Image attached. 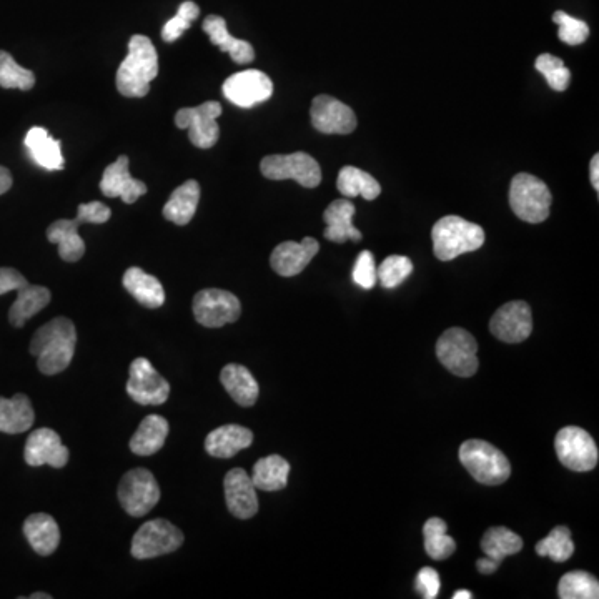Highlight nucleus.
Here are the masks:
<instances>
[{"instance_id":"obj_49","label":"nucleus","mask_w":599,"mask_h":599,"mask_svg":"<svg viewBox=\"0 0 599 599\" xmlns=\"http://www.w3.org/2000/svg\"><path fill=\"white\" fill-rule=\"evenodd\" d=\"M12 187V174L9 169H5L0 165V195L7 194Z\"/></svg>"},{"instance_id":"obj_8","label":"nucleus","mask_w":599,"mask_h":599,"mask_svg":"<svg viewBox=\"0 0 599 599\" xmlns=\"http://www.w3.org/2000/svg\"><path fill=\"white\" fill-rule=\"evenodd\" d=\"M268 180H295L305 189H315L322 182V169L312 155L295 152L290 155H268L260 164Z\"/></svg>"},{"instance_id":"obj_9","label":"nucleus","mask_w":599,"mask_h":599,"mask_svg":"<svg viewBox=\"0 0 599 599\" xmlns=\"http://www.w3.org/2000/svg\"><path fill=\"white\" fill-rule=\"evenodd\" d=\"M555 450L561 465L576 473H586L598 465V446L593 436L578 426H566L558 431Z\"/></svg>"},{"instance_id":"obj_17","label":"nucleus","mask_w":599,"mask_h":599,"mask_svg":"<svg viewBox=\"0 0 599 599\" xmlns=\"http://www.w3.org/2000/svg\"><path fill=\"white\" fill-rule=\"evenodd\" d=\"M24 458L29 466L49 465L52 468H64L69 463V450L54 430L39 428L32 431L27 438Z\"/></svg>"},{"instance_id":"obj_38","label":"nucleus","mask_w":599,"mask_h":599,"mask_svg":"<svg viewBox=\"0 0 599 599\" xmlns=\"http://www.w3.org/2000/svg\"><path fill=\"white\" fill-rule=\"evenodd\" d=\"M536 553L546 556L555 563H565L575 553V543L571 540V531L566 526H556L550 535L536 545Z\"/></svg>"},{"instance_id":"obj_21","label":"nucleus","mask_w":599,"mask_h":599,"mask_svg":"<svg viewBox=\"0 0 599 599\" xmlns=\"http://www.w3.org/2000/svg\"><path fill=\"white\" fill-rule=\"evenodd\" d=\"M355 212H357V208L350 200H335L330 203L327 210L323 212V220L327 223V230L323 232L325 238L335 243H345L348 240L360 242L363 235L353 225Z\"/></svg>"},{"instance_id":"obj_22","label":"nucleus","mask_w":599,"mask_h":599,"mask_svg":"<svg viewBox=\"0 0 599 599\" xmlns=\"http://www.w3.org/2000/svg\"><path fill=\"white\" fill-rule=\"evenodd\" d=\"M203 30L207 32L213 45H217L222 52H227L235 64H250L255 59V50L247 40H240L230 35L227 22L218 15H208L203 20Z\"/></svg>"},{"instance_id":"obj_52","label":"nucleus","mask_w":599,"mask_h":599,"mask_svg":"<svg viewBox=\"0 0 599 599\" xmlns=\"http://www.w3.org/2000/svg\"><path fill=\"white\" fill-rule=\"evenodd\" d=\"M29 599H52V596L47 595V593H34V595H30Z\"/></svg>"},{"instance_id":"obj_36","label":"nucleus","mask_w":599,"mask_h":599,"mask_svg":"<svg viewBox=\"0 0 599 599\" xmlns=\"http://www.w3.org/2000/svg\"><path fill=\"white\" fill-rule=\"evenodd\" d=\"M446 530H448V525L441 518H430L423 526L425 551L431 560L445 561L455 553V540L448 536Z\"/></svg>"},{"instance_id":"obj_27","label":"nucleus","mask_w":599,"mask_h":599,"mask_svg":"<svg viewBox=\"0 0 599 599\" xmlns=\"http://www.w3.org/2000/svg\"><path fill=\"white\" fill-rule=\"evenodd\" d=\"M25 147L29 149L35 164L45 170L64 169V155L60 150L59 140L50 137L49 130L44 127H34L25 135Z\"/></svg>"},{"instance_id":"obj_26","label":"nucleus","mask_w":599,"mask_h":599,"mask_svg":"<svg viewBox=\"0 0 599 599\" xmlns=\"http://www.w3.org/2000/svg\"><path fill=\"white\" fill-rule=\"evenodd\" d=\"M34 420V408L24 393H17L12 398H0V433H25L32 428Z\"/></svg>"},{"instance_id":"obj_42","label":"nucleus","mask_w":599,"mask_h":599,"mask_svg":"<svg viewBox=\"0 0 599 599\" xmlns=\"http://www.w3.org/2000/svg\"><path fill=\"white\" fill-rule=\"evenodd\" d=\"M199 15V5L192 2V0H187V2L180 5L177 15L172 17V19L164 25V29H162V39H164L165 42H169V44L180 39L185 30L190 29V25H192L194 20H197Z\"/></svg>"},{"instance_id":"obj_11","label":"nucleus","mask_w":599,"mask_h":599,"mask_svg":"<svg viewBox=\"0 0 599 599\" xmlns=\"http://www.w3.org/2000/svg\"><path fill=\"white\" fill-rule=\"evenodd\" d=\"M222 115L220 102L210 100L199 107L180 109L175 115V125L189 130V139L197 149H212L220 137L217 119Z\"/></svg>"},{"instance_id":"obj_46","label":"nucleus","mask_w":599,"mask_h":599,"mask_svg":"<svg viewBox=\"0 0 599 599\" xmlns=\"http://www.w3.org/2000/svg\"><path fill=\"white\" fill-rule=\"evenodd\" d=\"M77 217L80 218L82 223H97V225H100V223L110 220L112 210L105 203L95 200V202L80 203Z\"/></svg>"},{"instance_id":"obj_25","label":"nucleus","mask_w":599,"mask_h":599,"mask_svg":"<svg viewBox=\"0 0 599 599\" xmlns=\"http://www.w3.org/2000/svg\"><path fill=\"white\" fill-rule=\"evenodd\" d=\"M125 290L147 308H160L165 303L164 285L159 278L144 272L142 268L132 267L122 278Z\"/></svg>"},{"instance_id":"obj_18","label":"nucleus","mask_w":599,"mask_h":599,"mask_svg":"<svg viewBox=\"0 0 599 599\" xmlns=\"http://www.w3.org/2000/svg\"><path fill=\"white\" fill-rule=\"evenodd\" d=\"M225 501L227 508L235 518L250 520L257 515L258 496L257 488L253 485L252 476L242 468L228 471L223 481Z\"/></svg>"},{"instance_id":"obj_32","label":"nucleus","mask_w":599,"mask_h":599,"mask_svg":"<svg viewBox=\"0 0 599 599\" xmlns=\"http://www.w3.org/2000/svg\"><path fill=\"white\" fill-rule=\"evenodd\" d=\"M17 298L9 310V322L12 327L22 328L29 318L35 317L50 303L52 293L49 288L40 285H25L17 290Z\"/></svg>"},{"instance_id":"obj_40","label":"nucleus","mask_w":599,"mask_h":599,"mask_svg":"<svg viewBox=\"0 0 599 599\" xmlns=\"http://www.w3.org/2000/svg\"><path fill=\"white\" fill-rule=\"evenodd\" d=\"M535 67L540 74L545 75L546 82L556 92H565L570 87V70L555 55L541 54L536 59Z\"/></svg>"},{"instance_id":"obj_44","label":"nucleus","mask_w":599,"mask_h":599,"mask_svg":"<svg viewBox=\"0 0 599 599\" xmlns=\"http://www.w3.org/2000/svg\"><path fill=\"white\" fill-rule=\"evenodd\" d=\"M352 278L353 282L363 290H372L377 285V265H375V257L372 252L363 250L358 255L355 267H353Z\"/></svg>"},{"instance_id":"obj_43","label":"nucleus","mask_w":599,"mask_h":599,"mask_svg":"<svg viewBox=\"0 0 599 599\" xmlns=\"http://www.w3.org/2000/svg\"><path fill=\"white\" fill-rule=\"evenodd\" d=\"M553 22L560 25V37L561 42H565L568 45H580L590 37V27L586 24L585 20L575 19L566 12H555L553 14Z\"/></svg>"},{"instance_id":"obj_51","label":"nucleus","mask_w":599,"mask_h":599,"mask_svg":"<svg viewBox=\"0 0 599 599\" xmlns=\"http://www.w3.org/2000/svg\"><path fill=\"white\" fill-rule=\"evenodd\" d=\"M471 598H473V593H470V591H466V590L456 591L455 595H453V599H471Z\"/></svg>"},{"instance_id":"obj_3","label":"nucleus","mask_w":599,"mask_h":599,"mask_svg":"<svg viewBox=\"0 0 599 599\" xmlns=\"http://www.w3.org/2000/svg\"><path fill=\"white\" fill-rule=\"evenodd\" d=\"M433 252L441 262H450L463 253L476 252L485 243V230L458 215H448L431 228Z\"/></svg>"},{"instance_id":"obj_6","label":"nucleus","mask_w":599,"mask_h":599,"mask_svg":"<svg viewBox=\"0 0 599 599\" xmlns=\"http://www.w3.org/2000/svg\"><path fill=\"white\" fill-rule=\"evenodd\" d=\"M478 343L463 328H450L436 343V357L456 377H473L478 372Z\"/></svg>"},{"instance_id":"obj_33","label":"nucleus","mask_w":599,"mask_h":599,"mask_svg":"<svg viewBox=\"0 0 599 599\" xmlns=\"http://www.w3.org/2000/svg\"><path fill=\"white\" fill-rule=\"evenodd\" d=\"M290 463L280 455L265 456L253 466L252 481L257 490L280 491L287 486Z\"/></svg>"},{"instance_id":"obj_12","label":"nucleus","mask_w":599,"mask_h":599,"mask_svg":"<svg viewBox=\"0 0 599 599\" xmlns=\"http://www.w3.org/2000/svg\"><path fill=\"white\" fill-rule=\"evenodd\" d=\"M195 320L207 328H222L237 322L242 315V305L233 293L220 288H207L194 298Z\"/></svg>"},{"instance_id":"obj_31","label":"nucleus","mask_w":599,"mask_h":599,"mask_svg":"<svg viewBox=\"0 0 599 599\" xmlns=\"http://www.w3.org/2000/svg\"><path fill=\"white\" fill-rule=\"evenodd\" d=\"M169 430V421L165 420L164 416H147L132 436L130 450L139 456L155 455L165 445Z\"/></svg>"},{"instance_id":"obj_45","label":"nucleus","mask_w":599,"mask_h":599,"mask_svg":"<svg viewBox=\"0 0 599 599\" xmlns=\"http://www.w3.org/2000/svg\"><path fill=\"white\" fill-rule=\"evenodd\" d=\"M415 588L421 598L435 599L440 593L441 580L438 571L433 568H421L416 575Z\"/></svg>"},{"instance_id":"obj_4","label":"nucleus","mask_w":599,"mask_h":599,"mask_svg":"<svg viewBox=\"0 0 599 599\" xmlns=\"http://www.w3.org/2000/svg\"><path fill=\"white\" fill-rule=\"evenodd\" d=\"M461 465L481 485L496 486L505 483L511 475L508 458L488 441L468 440L458 451Z\"/></svg>"},{"instance_id":"obj_7","label":"nucleus","mask_w":599,"mask_h":599,"mask_svg":"<svg viewBox=\"0 0 599 599\" xmlns=\"http://www.w3.org/2000/svg\"><path fill=\"white\" fill-rule=\"evenodd\" d=\"M184 533L164 518L150 520L140 526L132 540L135 560H152L169 555L184 545Z\"/></svg>"},{"instance_id":"obj_16","label":"nucleus","mask_w":599,"mask_h":599,"mask_svg":"<svg viewBox=\"0 0 599 599\" xmlns=\"http://www.w3.org/2000/svg\"><path fill=\"white\" fill-rule=\"evenodd\" d=\"M490 330L501 342H525L533 332L530 305L526 302L506 303L491 318Z\"/></svg>"},{"instance_id":"obj_39","label":"nucleus","mask_w":599,"mask_h":599,"mask_svg":"<svg viewBox=\"0 0 599 599\" xmlns=\"http://www.w3.org/2000/svg\"><path fill=\"white\" fill-rule=\"evenodd\" d=\"M34 85L35 75L32 74V70L17 64L9 52L0 50V87L2 89L32 90Z\"/></svg>"},{"instance_id":"obj_50","label":"nucleus","mask_w":599,"mask_h":599,"mask_svg":"<svg viewBox=\"0 0 599 599\" xmlns=\"http://www.w3.org/2000/svg\"><path fill=\"white\" fill-rule=\"evenodd\" d=\"M591 184L595 187L596 192L599 190V155L596 154L593 159H591Z\"/></svg>"},{"instance_id":"obj_37","label":"nucleus","mask_w":599,"mask_h":599,"mask_svg":"<svg viewBox=\"0 0 599 599\" xmlns=\"http://www.w3.org/2000/svg\"><path fill=\"white\" fill-rule=\"evenodd\" d=\"M558 596L561 599H598V580L586 571H571L561 578Z\"/></svg>"},{"instance_id":"obj_30","label":"nucleus","mask_w":599,"mask_h":599,"mask_svg":"<svg viewBox=\"0 0 599 599\" xmlns=\"http://www.w3.org/2000/svg\"><path fill=\"white\" fill-rule=\"evenodd\" d=\"M220 382L238 405L253 406L257 403L260 388L247 367L230 363L220 373Z\"/></svg>"},{"instance_id":"obj_2","label":"nucleus","mask_w":599,"mask_h":599,"mask_svg":"<svg viewBox=\"0 0 599 599\" xmlns=\"http://www.w3.org/2000/svg\"><path fill=\"white\" fill-rule=\"evenodd\" d=\"M159 74V55L152 40L145 35H134L129 42V54L117 70V90L124 97H145L150 82Z\"/></svg>"},{"instance_id":"obj_28","label":"nucleus","mask_w":599,"mask_h":599,"mask_svg":"<svg viewBox=\"0 0 599 599\" xmlns=\"http://www.w3.org/2000/svg\"><path fill=\"white\" fill-rule=\"evenodd\" d=\"M200 202V185L197 180H187L172 192L170 199L165 203L164 217L169 222L184 227L192 222Z\"/></svg>"},{"instance_id":"obj_47","label":"nucleus","mask_w":599,"mask_h":599,"mask_svg":"<svg viewBox=\"0 0 599 599\" xmlns=\"http://www.w3.org/2000/svg\"><path fill=\"white\" fill-rule=\"evenodd\" d=\"M25 285H29V282H27V278L19 270L9 267L0 268V295L17 292L20 288H24Z\"/></svg>"},{"instance_id":"obj_35","label":"nucleus","mask_w":599,"mask_h":599,"mask_svg":"<svg viewBox=\"0 0 599 599\" xmlns=\"http://www.w3.org/2000/svg\"><path fill=\"white\" fill-rule=\"evenodd\" d=\"M481 550L485 553L486 558L501 565V561L505 558L523 550V540L520 535H516L505 526H495L483 535Z\"/></svg>"},{"instance_id":"obj_41","label":"nucleus","mask_w":599,"mask_h":599,"mask_svg":"<svg viewBox=\"0 0 599 599\" xmlns=\"http://www.w3.org/2000/svg\"><path fill=\"white\" fill-rule=\"evenodd\" d=\"M413 272V263L403 255H390L377 268V278L385 288H397Z\"/></svg>"},{"instance_id":"obj_5","label":"nucleus","mask_w":599,"mask_h":599,"mask_svg":"<svg viewBox=\"0 0 599 599\" xmlns=\"http://www.w3.org/2000/svg\"><path fill=\"white\" fill-rule=\"evenodd\" d=\"M550 189L543 180L531 174H518L510 185V207L523 222L541 223L550 217Z\"/></svg>"},{"instance_id":"obj_10","label":"nucleus","mask_w":599,"mask_h":599,"mask_svg":"<svg viewBox=\"0 0 599 599\" xmlns=\"http://www.w3.org/2000/svg\"><path fill=\"white\" fill-rule=\"evenodd\" d=\"M160 500V486L155 476L145 468H135L120 480L119 501L125 513L134 518L154 510Z\"/></svg>"},{"instance_id":"obj_19","label":"nucleus","mask_w":599,"mask_h":599,"mask_svg":"<svg viewBox=\"0 0 599 599\" xmlns=\"http://www.w3.org/2000/svg\"><path fill=\"white\" fill-rule=\"evenodd\" d=\"M100 190L109 199L119 197L125 203H134L147 194V185L130 175L129 157L120 155L114 164L105 169L104 177L100 180Z\"/></svg>"},{"instance_id":"obj_34","label":"nucleus","mask_w":599,"mask_h":599,"mask_svg":"<svg viewBox=\"0 0 599 599\" xmlns=\"http://www.w3.org/2000/svg\"><path fill=\"white\" fill-rule=\"evenodd\" d=\"M337 187L340 194L347 199L363 197L365 200H375L382 194V185L378 184L377 179L357 167H343L338 174Z\"/></svg>"},{"instance_id":"obj_20","label":"nucleus","mask_w":599,"mask_h":599,"mask_svg":"<svg viewBox=\"0 0 599 599\" xmlns=\"http://www.w3.org/2000/svg\"><path fill=\"white\" fill-rule=\"evenodd\" d=\"M320 250L315 238H303L302 242H283L278 245L270 257L273 270L282 277H295L307 268Z\"/></svg>"},{"instance_id":"obj_23","label":"nucleus","mask_w":599,"mask_h":599,"mask_svg":"<svg viewBox=\"0 0 599 599\" xmlns=\"http://www.w3.org/2000/svg\"><path fill=\"white\" fill-rule=\"evenodd\" d=\"M252 431L240 425H223L210 431L205 440V450L213 458H232L238 451L252 445Z\"/></svg>"},{"instance_id":"obj_15","label":"nucleus","mask_w":599,"mask_h":599,"mask_svg":"<svg viewBox=\"0 0 599 599\" xmlns=\"http://www.w3.org/2000/svg\"><path fill=\"white\" fill-rule=\"evenodd\" d=\"M310 117H312L313 127L322 134L348 135L357 129L355 112L332 95L315 97Z\"/></svg>"},{"instance_id":"obj_48","label":"nucleus","mask_w":599,"mask_h":599,"mask_svg":"<svg viewBox=\"0 0 599 599\" xmlns=\"http://www.w3.org/2000/svg\"><path fill=\"white\" fill-rule=\"evenodd\" d=\"M476 568L480 571L481 575H493L500 565L495 563V561H491L490 558H481V560L476 561Z\"/></svg>"},{"instance_id":"obj_14","label":"nucleus","mask_w":599,"mask_h":599,"mask_svg":"<svg viewBox=\"0 0 599 599\" xmlns=\"http://www.w3.org/2000/svg\"><path fill=\"white\" fill-rule=\"evenodd\" d=\"M223 95L233 105L250 109L255 105L267 102L273 94V82L262 70H242L225 80L222 87Z\"/></svg>"},{"instance_id":"obj_24","label":"nucleus","mask_w":599,"mask_h":599,"mask_svg":"<svg viewBox=\"0 0 599 599\" xmlns=\"http://www.w3.org/2000/svg\"><path fill=\"white\" fill-rule=\"evenodd\" d=\"M24 535L32 550L40 556H50L60 545L57 521L47 513L30 515L24 523Z\"/></svg>"},{"instance_id":"obj_13","label":"nucleus","mask_w":599,"mask_h":599,"mask_svg":"<svg viewBox=\"0 0 599 599\" xmlns=\"http://www.w3.org/2000/svg\"><path fill=\"white\" fill-rule=\"evenodd\" d=\"M129 397L142 406L164 405L169 400L170 383L155 370L147 358H135L130 363Z\"/></svg>"},{"instance_id":"obj_1","label":"nucleus","mask_w":599,"mask_h":599,"mask_svg":"<svg viewBox=\"0 0 599 599\" xmlns=\"http://www.w3.org/2000/svg\"><path fill=\"white\" fill-rule=\"evenodd\" d=\"M77 330L72 320L57 317L40 327L30 342V355L44 375H59L74 360Z\"/></svg>"},{"instance_id":"obj_29","label":"nucleus","mask_w":599,"mask_h":599,"mask_svg":"<svg viewBox=\"0 0 599 599\" xmlns=\"http://www.w3.org/2000/svg\"><path fill=\"white\" fill-rule=\"evenodd\" d=\"M79 217L74 220H57L47 228V238L50 243L59 247V255L64 262H79L84 257L85 243L79 235Z\"/></svg>"}]
</instances>
